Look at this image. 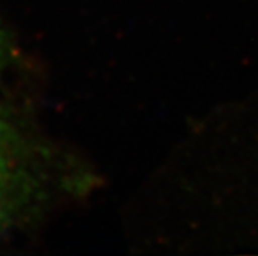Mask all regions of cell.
Masks as SVG:
<instances>
[{"label": "cell", "mask_w": 258, "mask_h": 256, "mask_svg": "<svg viewBox=\"0 0 258 256\" xmlns=\"http://www.w3.org/2000/svg\"><path fill=\"white\" fill-rule=\"evenodd\" d=\"M36 190L34 167L19 131L0 116V236L28 207Z\"/></svg>", "instance_id": "6da1fadb"}, {"label": "cell", "mask_w": 258, "mask_h": 256, "mask_svg": "<svg viewBox=\"0 0 258 256\" xmlns=\"http://www.w3.org/2000/svg\"><path fill=\"white\" fill-rule=\"evenodd\" d=\"M8 59V40H7V33L4 30L2 22H0V74H2L4 68L7 65Z\"/></svg>", "instance_id": "7a4b0ae2"}]
</instances>
